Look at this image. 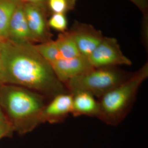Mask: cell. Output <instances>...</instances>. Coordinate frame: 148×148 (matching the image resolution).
Returning a JSON list of instances; mask_svg holds the SVG:
<instances>
[{
    "label": "cell",
    "instance_id": "1",
    "mask_svg": "<svg viewBox=\"0 0 148 148\" xmlns=\"http://www.w3.org/2000/svg\"><path fill=\"white\" fill-rule=\"evenodd\" d=\"M0 83L15 85L52 99L68 92L57 78L51 64L38 53L32 43L1 42Z\"/></svg>",
    "mask_w": 148,
    "mask_h": 148
},
{
    "label": "cell",
    "instance_id": "2",
    "mask_svg": "<svg viewBox=\"0 0 148 148\" xmlns=\"http://www.w3.org/2000/svg\"><path fill=\"white\" fill-rule=\"evenodd\" d=\"M46 97L35 91L8 84H0V108L13 131L30 132L42 123Z\"/></svg>",
    "mask_w": 148,
    "mask_h": 148
},
{
    "label": "cell",
    "instance_id": "3",
    "mask_svg": "<svg viewBox=\"0 0 148 148\" xmlns=\"http://www.w3.org/2000/svg\"><path fill=\"white\" fill-rule=\"evenodd\" d=\"M148 77L147 63L128 79L99 99V113L97 118L110 126L121 123L132 108L140 86Z\"/></svg>",
    "mask_w": 148,
    "mask_h": 148
},
{
    "label": "cell",
    "instance_id": "4",
    "mask_svg": "<svg viewBox=\"0 0 148 148\" xmlns=\"http://www.w3.org/2000/svg\"><path fill=\"white\" fill-rule=\"evenodd\" d=\"M132 74L117 66L93 68L70 79L64 86L72 95L85 91L99 99L128 79Z\"/></svg>",
    "mask_w": 148,
    "mask_h": 148
},
{
    "label": "cell",
    "instance_id": "5",
    "mask_svg": "<svg viewBox=\"0 0 148 148\" xmlns=\"http://www.w3.org/2000/svg\"><path fill=\"white\" fill-rule=\"evenodd\" d=\"M87 58L94 68L132 64L131 60L122 53L116 39L113 37H104Z\"/></svg>",
    "mask_w": 148,
    "mask_h": 148
},
{
    "label": "cell",
    "instance_id": "6",
    "mask_svg": "<svg viewBox=\"0 0 148 148\" xmlns=\"http://www.w3.org/2000/svg\"><path fill=\"white\" fill-rule=\"evenodd\" d=\"M81 55L88 57L104 38L102 32L93 26L75 22L69 30Z\"/></svg>",
    "mask_w": 148,
    "mask_h": 148
},
{
    "label": "cell",
    "instance_id": "7",
    "mask_svg": "<svg viewBox=\"0 0 148 148\" xmlns=\"http://www.w3.org/2000/svg\"><path fill=\"white\" fill-rule=\"evenodd\" d=\"M57 78L63 84L93 69L87 57L79 55L72 58H60L51 64Z\"/></svg>",
    "mask_w": 148,
    "mask_h": 148
},
{
    "label": "cell",
    "instance_id": "8",
    "mask_svg": "<svg viewBox=\"0 0 148 148\" xmlns=\"http://www.w3.org/2000/svg\"><path fill=\"white\" fill-rule=\"evenodd\" d=\"M73 95L65 92L54 96L46 103L42 113V123H62L71 114Z\"/></svg>",
    "mask_w": 148,
    "mask_h": 148
},
{
    "label": "cell",
    "instance_id": "9",
    "mask_svg": "<svg viewBox=\"0 0 148 148\" xmlns=\"http://www.w3.org/2000/svg\"><path fill=\"white\" fill-rule=\"evenodd\" d=\"M23 5L28 27L34 41L42 43L50 40L45 11L34 5L23 3Z\"/></svg>",
    "mask_w": 148,
    "mask_h": 148
},
{
    "label": "cell",
    "instance_id": "10",
    "mask_svg": "<svg viewBox=\"0 0 148 148\" xmlns=\"http://www.w3.org/2000/svg\"><path fill=\"white\" fill-rule=\"evenodd\" d=\"M7 40L16 43L35 42L28 27L23 3L17 5L11 16Z\"/></svg>",
    "mask_w": 148,
    "mask_h": 148
},
{
    "label": "cell",
    "instance_id": "11",
    "mask_svg": "<svg viewBox=\"0 0 148 148\" xmlns=\"http://www.w3.org/2000/svg\"><path fill=\"white\" fill-rule=\"evenodd\" d=\"M99 113V101L92 94L85 91L74 93L71 114L73 116H87L98 117Z\"/></svg>",
    "mask_w": 148,
    "mask_h": 148
},
{
    "label": "cell",
    "instance_id": "12",
    "mask_svg": "<svg viewBox=\"0 0 148 148\" xmlns=\"http://www.w3.org/2000/svg\"><path fill=\"white\" fill-rule=\"evenodd\" d=\"M20 3L19 0H0V41L8 39L9 23L16 7Z\"/></svg>",
    "mask_w": 148,
    "mask_h": 148
},
{
    "label": "cell",
    "instance_id": "13",
    "mask_svg": "<svg viewBox=\"0 0 148 148\" xmlns=\"http://www.w3.org/2000/svg\"><path fill=\"white\" fill-rule=\"evenodd\" d=\"M55 41L61 58H72L81 55L70 31L61 32Z\"/></svg>",
    "mask_w": 148,
    "mask_h": 148
},
{
    "label": "cell",
    "instance_id": "14",
    "mask_svg": "<svg viewBox=\"0 0 148 148\" xmlns=\"http://www.w3.org/2000/svg\"><path fill=\"white\" fill-rule=\"evenodd\" d=\"M35 47L43 58L50 64L61 58L55 40H50L38 45H35Z\"/></svg>",
    "mask_w": 148,
    "mask_h": 148
},
{
    "label": "cell",
    "instance_id": "15",
    "mask_svg": "<svg viewBox=\"0 0 148 148\" xmlns=\"http://www.w3.org/2000/svg\"><path fill=\"white\" fill-rule=\"evenodd\" d=\"M47 23L49 27L61 32L66 31L68 27V20L65 14L53 13Z\"/></svg>",
    "mask_w": 148,
    "mask_h": 148
},
{
    "label": "cell",
    "instance_id": "16",
    "mask_svg": "<svg viewBox=\"0 0 148 148\" xmlns=\"http://www.w3.org/2000/svg\"><path fill=\"white\" fill-rule=\"evenodd\" d=\"M47 6L53 13L65 14L71 10L66 0H48Z\"/></svg>",
    "mask_w": 148,
    "mask_h": 148
},
{
    "label": "cell",
    "instance_id": "17",
    "mask_svg": "<svg viewBox=\"0 0 148 148\" xmlns=\"http://www.w3.org/2000/svg\"><path fill=\"white\" fill-rule=\"evenodd\" d=\"M23 3H29L37 5L45 11L47 7L48 0H19Z\"/></svg>",
    "mask_w": 148,
    "mask_h": 148
},
{
    "label": "cell",
    "instance_id": "18",
    "mask_svg": "<svg viewBox=\"0 0 148 148\" xmlns=\"http://www.w3.org/2000/svg\"><path fill=\"white\" fill-rule=\"evenodd\" d=\"M136 5L140 11L145 12L148 8V0H130Z\"/></svg>",
    "mask_w": 148,
    "mask_h": 148
},
{
    "label": "cell",
    "instance_id": "19",
    "mask_svg": "<svg viewBox=\"0 0 148 148\" xmlns=\"http://www.w3.org/2000/svg\"><path fill=\"white\" fill-rule=\"evenodd\" d=\"M9 126L11 127L4 112L0 108V129L3 128L4 127H9Z\"/></svg>",
    "mask_w": 148,
    "mask_h": 148
},
{
    "label": "cell",
    "instance_id": "20",
    "mask_svg": "<svg viewBox=\"0 0 148 148\" xmlns=\"http://www.w3.org/2000/svg\"><path fill=\"white\" fill-rule=\"evenodd\" d=\"M13 132V130L11 126L4 127L3 128L0 129V140L3 138L10 136Z\"/></svg>",
    "mask_w": 148,
    "mask_h": 148
},
{
    "label": "cell",
    "instance_id": "21",
    "mask_svg": "<svg viewBox=\"0 0 148 148\" xmlns=\"http://www.w3.org/2000/svg\"><path fill=\"white\" fill-rule=\"evenodd\" d=\"M68 1V2L69 3V5L71 8V9H73L75 6L76 5V1L77 0H66Z\"/></svg>",
    "mask_w": 148,
    "mask_h": 148
},
{
    "label": "cell",
    "instance_id": "22",
    "mask_svg": "<svg viewBox=\"0 0 148 148\" xmlns=\"http://www.w3.org/2000/svg\"><path fill=\"white\" fill-rule=\"evenodd\" d=\"M1 70H2V67H1V61H0V76H1Z\"/></svg>",
    "mask_w": 148,
    "mask_h": 148
},
{
    "label": "cell",
    "instance_id": "23",
    "mask_svg": "<svg viewBox=\"0 0 148 148\" xmlns=\"http://www.w3.org/2000/svg\"><path fill=\"white\" fill-rule=\"evenodd\" d=\"M1 42L0 41V56H1Z\"/></svg>",
    "mask_w": 148,
    "mask_h": 148
},
{
    "label": "cell",
    "instance_id": "24",
    "mask_svg": "<svg viewBox=\"0 0 148 148\" xmlns=\"http://www.w3.org/2000/svg\"></svg>",
    "mask_w": 148,
    "mask_h": 148
}]
</instances>
